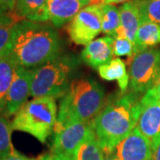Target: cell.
I'll list each match as a JSON object with an SVG mask.
<instances>
[{
	"label": "cell",
	"instance_id": "cell-26",
	"mask_svg": "<svg viewBox=\"0 0 160 160\" xmlns=\"http://www.w3.org/2000/svg\"><path fill=\"white\" fill-rule=\"evenodd\" d=\"M17 0H0V13L13 11Z\"/></svg>",
	"mask_w": 160,
	"mask_h": 160
},
{
	"label": "cell",
	"instance_id": "cell-6",
	"mask_svg": "<svg viewBox=\"0 0 160 160\" xmlns=\"http://www.w3.org/2000/svg\"><path fill=\"white\" fill-rule=\"evenodd\" d=\"M130 91L142 94L153 88L160 76V50L149 48L130 59Z\"/></svg>",
	"mask_w": 160,
	"mask_h": 160
},
{
	"label": "cell",
	"instance_id": "cell-22",
	"mask_svg": "<svg viewBox=\"0 0 160 160\" xmlns=\"http://www.w3.org/2000/svg\"><path fill=\"white\" fill-rule=\"evenodd\" d=\"M142 22L160 24V0H135Z\"/></svg>",
	"mask_w": 160,
	"mask_h": 160
},
{
	"label": "cell",
	"instance_id": "cell-5",
	"mask_svg": "<svg viewBox=\"0 0 160 160\" xmlns=\"http://www.w3.org/2000/svg\"><path fill=\"white\" fill-rule=\"evenodd\" d=\"M57 117L55 99L34 98L25 103L15 114L12 129L27 132L45 143L54 130Z\"/></svg>",
	"mask_w": 160,
	"mask_h": 160
},
{
	"label": "cell",
	"instance_id": "cell-17",
	"mask_svg": "<svg viewBox=\"0 0 160 160\" xmlns=\"http://www.w3.org/2000/svg\"><path fill=\"white\" fill-rule=\"evenodd\" d=\"M160 43V24L142 22L135 38L136 52L151 48Z\"/></svg>",
	"mask_w": 160,
	"mask_h": 160
},
{
	"label": "cell",
	"instance_id": "cell-27",
	"mask_svg": "<svg viewBox=\"0 0 160 160\" xmlns=\"http://www.w3.org/2000/svg\"><path fill=\"white\" fill-rule=\"evenodd\" d=\"M2 160H38V159H35V158H27L23 155L18 153L17 151H15L14 149L12 151L11 153L9 155H7L6 157H5Z\"/></svg>",
	"mask_w": 160,
	"mask_h": 160
},
{
	"label": "cell",
	"instance_id": "cell-19",
	"mask_svg": "<svg viewBox=\"0 0 160 160\" xmlns=\"http://www.w3.org/2000/svg\"><path fill=\"white\" fill-rule=\"evenodd\" d=\"M16 65L7 55L0 56V112L3 111Z\"/></svg>",
	"mask_w": 160,
	"mask_h": 160
},
{
	"label": "cell",
	"instance_id": "cell-15",
	"mask_svg": "<svg viewBox=\"0 0 160 160\" xmlns=\"http://www.w3.org/2000/svg\"><path fill=\"white\" fill-rule=\"evenodd\" d=\"M119 15L120 27L124 31L126 38L135 45L136 34L142 23L140 12L135 0L124 3L120 6Z\"/></svg>",
	"mask_w": 160,
	"mask_h": 160
},
{
	"label": "cell",
	"instance_id": "cell-23",
	"mask_svg": "<svg viewBox=\"0 0 160 160\" xmlns=\"http://www.w3.org/2000/svg\"><path fill=\"white\" fill-rule=\"evenodd\" d=\"M12 126L5 117L0 116V160L13 150L11 142Z\"/></svg>",
	"mask_w": 160,
	"mask_h": 160
},
{
	"label": "cell",
	"instance_id": "cell-7",
	"mask_svg": "<svg viewBox=\"0 0 160 160\" xmlns=\"http://www.w3.org/2000/svg\"><path fill=\"white\" fill-rule=\"evenodd\" d=\"M102 6L84 7L69 23L67 31L73 43L86 46L102 32Z\"/></svg>",
	"mask_w": 160,
	"mask_h": 160
},
{
	"label": "cell",
	"instance_id": "cell-30",
	"mask_svg": "<svg viewBox=\"0 0 160 160\" xmlns=\"http://www.w3.org/2000/svg\"><path fill=\"white\" fill-rule=\"evenodd\" d=\"M88 6H102L104 5V0H86Z\"/></svg>",
	"mask_w": 160,
	"mask_h": 160
},
{
	"label": "cell",
	"instance_id": "cell-9",
	"mask_svg": "<svg viewBox=\"0 0 160 160\" xmlns=\"http://www.w3.org/2000/svg\"><path fill=\"white\" fill-rule=\"evenodd\" d=\"M92 130V123L73 121L62 126H54V138L52 151L74 155L75 150Z\"/></svg>",
	"mask_w": 160,
	"mask_h": 160
},
{
	"label": "cell",
	"instance_id": "cell-1",
	"mask_svg": "<svg viewBox=\"0 0 160 160\" xmlns=\"http://www.w3.org/2000/svg\"><path fill=\"white\" fill-rule=\"evenodd\" d=\"M60 51V38L52 26L23 20L15 25L11 40L1 55L11 58L16 66L30 69L58 57Z\"/></svg>",
	"mask_w": 160,
	"mask_h": 160
},
{
	"label": "cell",
	"instance_id": "cell-13",
	"mask_svg": "<svg viewBox=\"0 0 160 160\" xmlns=\"http://www.w3.org/2000/svg\"><path fill=\"white\" fill-rule=\"evenodd\" d=\"M87 6L86 0H48L49 21L55 28H61Z\"/></svg>",
	"mask_w": 160,
	"mask_h": 160
},
{
	"label": "cell",
	"instance_id": "cell-4",
	"mask_svg": "<svg viewBox=\"0 0 160 160\" xmlns=\"http://www.w3.org/2000/svg\"><path fill=\"white\" fill-rule=\"evenodd\" d=\"M78 66V60L72 55L58 56L38 68L31 69L33 98H62L69 90L71 78Z\"/></svg>",
	"mask_w": 160,
	"mask_h": 160
},
{
	"label": "cell",
	"instance_id": "cell-2",
	"mask_svg": "<svg viewBox=\"0 0 160 160\" xmlns=\"http://www.w3.org/2000/svg\"><path fill=\"white\" fill-rule=\"evenodd\" d=\"M141 94L121 92L119 96L105 102L92 123V129L104 153L115 147L137 126L141 111Z\"/></svg>",
	"mask_w": 160,
	"mask_h": 160
},
{
	"label": "cell",
	"instance_id": "cell-21",
	"mask_svg": "<svg viewBox=\"0 0 160 160\" xmlns=\"http://www.w3.org/2000/svg\"><path fill=\"white\" fill-rule=\"evenodd\" d=\"M102 32L112 37L120 26L119 8L112 5H102Z\"/></svg>",
	"mask_w": 160,
	"mask_h": 160
},
{
	"label": "cell",
	"instance_id": "cell-3",
	"mask_svg": "<svg viewBox=\"0 0 160 160\" xmlns=\"http://www.w3.org/2000/svg\"><path fill=\"white\" fill-rule=\"evenodd\" d=\"M105 104V92L97 81L90 78L73 80L62 97L55 126L73 121L92 123Z\"/></svg>",
	"mask_w": 160,
	"mask_h": 160
},
{
	"label": "cell",
	"instance_id": "cell-18",
	"mask_svg": "<svg viewBox=\"0 0 160 160\" xmlns=\"http://www.w3.org/2000/svg\"><path fill=\"white\" fill-rule=\"evenodd\" d=\"M74 160H103L104 152L98 142L93 129L90 132L85 141L75 150Z\"/></svg>",
	"mask_w": 160,
	"mask_h": 160
},
{
	"label": "cell",
	"instance_id": "cell-25",
	"mask_svg": "<svg viewBox=\"0 0 160 160\" xmlns=\"http://www.w3.org/2000/svg\"><path fill=\"white\" fill-rule=\"evenodd\" d=\"M38 160H74L72 156L62 154V153H55L52 152L48 154L42 155Z\"/></svg>",
	"mask_w": 160,
	"mask_h": 160
},
{
	"label": "cell",
	"instance_id": "cell-29",
	"mask_svg": "<svg viewBox=\"0 0 160 160\" xmlns=\"http://www.w3.org/2000/svg\"><path fill=\"white\" fill-rule=\"evenodd\" d=\"M126 2H129V0H104V5H112V6H114L116 4L126 3Z\"/></svg>",
	"mask_w": 160,
	"mask_h": 160
},
{
	"label": "cell",
	"instance_id": "cell-10",
	"mask_svg": "<svg viewBox=\"0 0 160 160\" xmlns=\"http://www.w3.org/2000/svg\"><path fill=\"white\" fill-rule=\"evenodd\" d=\"M31 69L16 66L12 81L6 99L4 117H10L17 113L30 95Z\"/></svg>",
	"mask_w": 160,
	"mask_h": 160
},
{
	"label": "cell",
	"instance_id": "cell-11",
	"mask_svg": "<svg viewBox=\"0 0 160 160\" xmlns=\"http://www.w3.org/2000/svg\"><path fill=\"white\" fill-rule=\"evenodd\" d=\"M119 160H152V149L147 138L135 127L113 149Z\"/></svg>",
	"mask_w": 160,
	"mask_h": 160
},
{
	"label": "cell",
	"instance_id": "cell-16",
	"mask_svg": "<svg viewBox=\"0 0 160 160\" xmlns=\"http://www.w3.org/2000/svg\"><path fill=\"white\" fill-rule=\"evenodd\" d=\"M102 79L118 82L121 92H125L129 86V74L126 71V62L119 58L113 59L110 62L101 66L97 69Z\"/></svg>",
	"mask_w": 160,
	"mask_h": 160
},
{
	"label": "cell",
	"instance_id": "cell-24",
	"mask_svg": "<svg viewBox=\"0 0 160 160\" xmlns=\"http://www.w3.org/2000/svg\"><path fill=\"white\" fill-rule=\"evenodd\" d=\"M113 54L114 56H128L132 59L137 52L135 45L126 38H114L113 42Z\"/></svg>",
	"mask_w": 160,
	"mask_h": 160
},
{
	"label": "cell",
	"instance_id": "cell-12",
	"mask_svg": "<svg viewBox=\"0 0 160 160\" xmlns=\"http://www.w3.org/2000/svg\"><path fill=\"white\" fill-rule=\"evenodd\" d=\"M112 37H102L92 41L81 52V59L92 69H98L101 66L108 64L113 60Z\"/></svg>",
	"mask_w": 160,
	"mask_h": 160
},
{
	"label": "cell",
	"instance_id": "cell-32",
	"mask_svg": "<svg viewBox=\"0 0 160 160\" xmlns=\"http://www.w3.org/2000/svg\"><path fill=\"white\" fill-rule=\"evenodd\" d=\"M155 90L157 92V94H158V96L160 100V76H159V78L158 80V82H157V84H156V86H154Z\"/></svg>",
	"mask_w": 160,
	"mask_h": 160
},
{
	"label": "cell",
	"instance_id": "cell-28",
	"mask_svg": "<svg viewBox=\"0 0 160 160\" xmlns=\"http://www.w3.org/2000/svg\"><path fill=\"white\" fill-rule=\"evenodd\" d=\"M152 160H160V142L152 151Z\"/></svg>",
	"mask_w": 160,
	"mask_h": 160
},
{
	"label": "cell",
	"instance_id": "cell-14",
	"mask_svg": "<svg viewBox=\"0 0 160 160\" xmlns=\"http://www.w3.org/2000/svg\"><path fill=\"white\" fill-rule=\"evenodd\" d=\"M48 0H17L13 12L20 21L46 22L49 20Z\"/></svg>",
	"mask_w": 160,
	"mask_h": 160
},
{
	"label": "cell",
	"instance_id": "cell-8",
	"mask_svg": "<svg viewBox=\"0 0 160 160\" xmlns=\"http://www.w3.org/2000/svg\"><path fill=\"white\" fill-rule=\"evenodd\" d=\"M136 127L147 138L153 151L160 142V100L154 87L142 96Z\"/></svg>",
	"mask_w": 160,
	"mask_h": 160
},
{
	"label": "cell",
	"instance_id": "cell-31",
	"mask_svg": "<svg viewBox=\"0 0 160 160\" xmlns=\"http://www.w3.org/2000/svg\"><path fill=\"white\" fill-rule=\"evenodd\" d=\"M103 160H119V159L118 158V157H117L114 153L110 152V153H104V159Z\"/></svg>",
	"mask_w": 160,
	"mask_h": 160
},
{
	"label": "cell",
	"instance_id": "cell-20",
	"mask_svg": "<svg viewBox=\"0 0 160 160\" xmlns=\"http://www.w3.org/2000/svg\"><path fill=\"white\" fill-rule=\"evenodd\" d=\"M21 22L12 11L0 13V55L6 51L15 25Z\"/></svg>",
	"mask_w": 160,
	"mask_h": 160
}]
</instances>
